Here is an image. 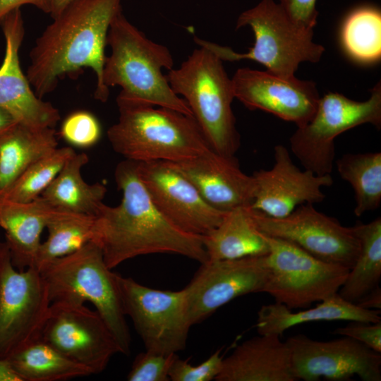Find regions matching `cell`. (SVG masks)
<instances>
[{
  "mask_svg": "<svg viewBox=\"0 0 381 381\" xmlns=\"http://www.w3.org/2000/svg\"><path fill=\"white\" fill-rule=\"evenodd\" d=\"M222 349H217L202 363L193 365L188 360H182L178 356L174 361L170 372L169 379L172 381H210L215 380L221 371L224 356Z\"/></svg>",
  "mask_w": 381,
  "mask_h": 381,
  "instance_id": "obj_35",
  "label": "cell"
},
{
  "mask_svg": "<svg viewBox=\"0 0 381 381\" xmlns=\"http://www.w3.org/2000/svg\"><path fill=\"white\" fill-rule=\"evenodd\" d=\"M88 162L87 155L75 152L40 196L57 210L95 216L107 188L102 183H88L83 179L81 171Z\"/></svg>",
  "mask_w": 381,
  "mask_h": 381,
  "instance_id": "obj_26",
  "label": "cell"
},
{
  "mask_svg": "<svg viewBox=\"0 0 381 381\" xmlns=\"http://www.w3.org/2000/svg\"><path fill=\"white\" fill-rule=\"evenodd\" d=\"M252 217L264 234L289 241L314 257L351 269L360 250L353 226L315 210L313 204L297 207L284 217L267 216L250 206Z\"/></svg>",
  "mask_w": 381,
  "mask_h": 381,
  "instance_id": "obj_12",
  "label": "cell"
},
{
  "mask_svg": "<svg viewBox=\"0 0 381 381\" xmlns=\"http://www.w3.org/2000/svg\"><path fill=\"white\" fill-rule=\"evenodd\" d=\"M0 245H1V242H0Z\"/></svg>",
  "mask_w": 381,
  "mask_h": 381,
  "instance_id": "obj_43",
  "label": "cell"
},
{
  "mask_svg": "<svg viewBox=\"0 0 381 381\" xmlns=\"http://www.w3.org/2000/svg\"><path fill=\"white\" fill-rule=\"evenodd\" d=\"M333 334L351 337L381 353V321L374 323L351 322L345 327L337 328Z\"/></svg>",
  "mask_w": 381,
  "mask_h": 381,
  "instance_id": "obj_36",
  "label": "cell"
},
{
  "mask_svg": "<svg viewBox=\"0 0 381 381\" xmlns=\"http://www.w3.org/2000/svg\"><path fill=\"white\" fill-rule=\"evenodd\" d=\"M296 380H381V354L351 337L328 341L297 334L286 340Z\"/></svg>",
  "mask_w": 381,
  "mask_h": 381,
  "instance_id": "obj_14",
  "label": "cell"
},
{
  "mask_svg": "<svg viewBox=\"0 0 381 381\" xmlns=\"http://www.w3.org/2000/svg\"><path fill=\"white\" fill-rule=\"evenodd\" d=\"M117 279L125 315L131 319L145 350L163 353L184 350L193 326L184 289H155L119 274Z\"/></svg>",
  "mask_w": 381,
  "mask_h": 381,
  "instance_id": "obj_11",
  "label": "cell"
},
{
  "mask_svg": "<svg viewBox=\"0 0 381 381\" xmlns=\"http://www.w3.org/2000/svg\"><path fill=\"white\" fill-rule=\"evenodd\" d=\"M23 5H32L49 15L52 0H0V23L9 13Z\"/></svg>",
  "mask_w": 381,
  "mask_h": 381,
  "instance_id": "obj_38",
  "label": "cell"
},
{
  "mask_svg": "<svg viewBox=\"0 0 381 381\" xmlns=\"http://www.w3.org/2000/svg\"><path fill=\"white\" fill-rule=\"evenodd\" d=\"M336 320L377 322L381 321L380 310L363 308L337 293L314 308L298 312L277 302L263 305L258 312L255 327L259 334L281 336L286 329L303 323Z\"/></svg>",
  "mask_w": 381,
  "mask_h": 381,
  "instance_id": "obj_23",
  "label": "cell"
},
{
  "mask_svg": "<svg viewBox=\"0 0 381 381\" xmlns=\"http://www.w3.org/2000/svg\"><path fill=\"white\" fill-rule=\"evenodd\" d=\"M7 359L23 381H61L92 375L41 339L23 346Z\"/></svg>",
  "mask_w": 381,
  "mask_h": 381,
  "instance_id": "obj_28",
  "label": "cell"
},
{
  "mask_svg": "<svg viewBox=\"0 0 381 381\" xmlns=\"http://www.w3.org/2000/svg\"><path fill=\"white\" fill-rule=\"evenodd\" d=\"M177 353L145 350L135 358L126 379L129 381H169Z\"/></svg>",
  "mask_w": 381,
  "mask_h": 381,
  "instance_id": "obj_34",
  "label": "cell"
},
{
  "mask_svg": "<svg viewBox=\"0 0 381 381\" xmlns=\"http://www.w3.org/2000/svg\"><path fill=\"white\" fill-rule=\"evenodd\" d=\"M368 100L358 102L337 92L320 98L313 118L298 127L290 138V147L306 169L331 174L335 157V138L358 126H381V83L371 89Z\"/></svg>",
  "mask_w": 381,
  "mask_h": 381,
  "instance_id": "obj_8",
  "label": "cell"
},
{
  "mask_svg": "<svg viewBox=\"0 0 381 381\" xmlns=\"http://www.w3.org/2000/svg\"><path fill=\"white\" fill-rule=\"evenodd\" d=\"M40 272L52 303H91L112 332L121 353L130 354L131 338L118 274L107 267L102 250L95 241H91L74 253L54 260Z\"/></svg>",
  "mask_w": 381,
  "mask_h": 381,
  "instance_id": "obj_6",
  "label": "cell"
},
{
  "mask_svg": "<svg viewBox=\"0 0 381 381\" xmlns=\"http://www.w3.org/2000/svg\"><path fill=\"white\" fill-rule=\"evenodd\" d=\"M114 179L122 199L116 206L101 205L93 238L109 268L154 253L176 254L200 264L208 260L202 236L181 230L155 206L138 174V162H120Z\"/></svg>",
  "mask_w": 381,
  "mask_h": 381,
  "instance_id": "obj_1",
  "label": "cell"
},
{
  "mask_svg": "<svg viewBox=\"0 0 381 381\" xmlns=\"http://www.w3.org/2000/svg\"><path fill=\"white\" fill-rule=\"evenodd\" d=\"M119 119L107 131L113 150L138 162H179L211 149L193 116L164 107L116 100Z\"/></svg>",
  "mask_w": 381,
  "mask_h": 381,
  "instance_id": "obj_4",
  "label": "cell"
},
{
  "mask_svg": "<svg viewBox=\"0 0 381 381\" xmlns=\"http://www.w3.org/2000/svg\"><path fill=\"white\" fill-rule=\"evenodd\" d=\"M16 123L18 121L9 112L0 108V137Z\"/></svg>",
  "mask_w": 381,
  "mask_h": 381,
  "instance_id": "obj_41",
  "label": "cell"
},
{
  "mask_svg": "<svg viewBox=\"0 0 381 381\" xmlns=\"http://www.w3.org/2000/svg\"><path fill=\"white\" fill-rule=\"evenodd\" d=\"M202 236L208 260L262 256L269 252L267 236L258 228L250 205L226 212L219 225Z\"/></svg>",
  "mask_w": 381,
  "mask_h": 381,
  "instance_id": "obj_24",
  "label": "cell"
},
{
  "mask_svg": "<svg viewBox=\"0 0 381 381\" xmlns=\"http://www.w3.org/2000/svg\"><path fill=\"white\" fill-rule=\"evenodd\" d=\"M73 0H52L50 16L52 18L57 16Z\"/></svg>",
  "mask_w": 381,
  "mask_h": 381,
  "instance_id": "obj_42",
  "label": "cell"
},
{
  "mask_svg": "<svg viewBox=\"0 0 381 381\" xmlns=\"http://www.w3.org/2000/svg\"><path fill=\"white\" fill-rule=\"evenodd\" d=\"M198 47L167 77L173 91L187 103L210 148L234 156L240 135L231 108V78L214 53Z\"/></svg>",
  "mask_w": 381,
  "mask_h": 381,
  "instance_id": "obj_5",
  "label": "cell"
},
{
  "mask_svg": "<svg viewBox=\"0 0 381 381\" xmlns=\"http://www.w3.org/2000/svg\"><path fill=\"white\" fill-rule=\"evenodd\" d=\"M341 40L345 50L354 59L373 62L381 56V13L373 7L359 8L345 20Z\"/></svg>",
  "mask_w": 381,
  "mask_h": 381,
  "instance_id": "obj_31",
  "label": "cell"
},
{
  "mask_svg": "<svg viewBox=\"0 0 381 381\" xmlns=\"http://www.w3.org/2000/svg\"><path fill=\"white\" fill-rule=\"evenodd\" d=\"M121 0H73L37 38L30 52L26 76L43 99L59 79L85 68L95 73L94 97L106 102L109 89L103 84L105 48L110 25L121 11Z\"/></svg>",
  "mask_w": 381,
  "mask_h": 381,
  "instance_id": "obj_2",
  "label": "cell"
},
{
  "mask_svg": "<svg viewBox=\"0 0 381 381\" xmlns=\"http://www.w3.org/2000/svg\"><path fill=\"white\" fill-rule=\"evenodd\" d=\"M95 222V216L59 211L46 227L47 237L41 242L32 267L41 272L93 241Z\"/></svg>",
  "mask_w": 381,
  "mask_h": 381,
  "instance_id": "obj_29",
  "label": "cell"
},
{
  "mask_svg": "<svg viewBox=\"0 0 381 381\" xmlns=\"http://www.w3.org/2000/svg\"><path fill=\"white\" fill-rule=\"evenodd\" d=\"M356 305L358 306L371 310H380L381 309V289L377 286L370 293L366 295Z\"/></svg>",
  "mask_w": 381,
  "mask_h": 381,
  "instance_id": "obj_39",
  "label": "cell"
},
{
  "mask_svg": "<svg viewBox=\"0 0 381 381\" xmlns=\"http://www.w3.org/2000/svg\"><path fill=\"white\" fill-rule=\"evenodd\" d=\"M274 164L269 170L255 171L253 199L250 206L272 217H284L297 207L319 203L325 198L322 189L334 182L331 174L319 176L300 169L289 150L282 145L274 148Z\"/></svg>",
  "mask_w": 381,
  "mask_h": 381,
  "instance_id": "obj_18",
  "label": "cell"
},
{
  "mask_svg": "<svg viewBox=\"0 0 381 381\" xmlns=\"http://www.w3.org/2000/svg\"><path fill=\"white\" fill-rule=\"evenodd\" d=\"M59 211L41 196L27 202L0 199V228L17 270L32 267L42 233Z\"/></svg>",
  "mask_w": 381,
  "mask_h": 381,
  "instance_id": "obj_22",
  "label": "cell"
},
{
  "mask_svg": "<svg viewBox=\"0 0 381 381\" xmlns=\"http://www.w3.org/2000/svg\"><path fill=\"white\" fill-rule=\"evenodd\" d=\"M244 26H249L255 35L254 44L246 53H237L230 47L198 37L194 40L222 61L253 60L265 66L267 71L284 78L295 76L301 62L319 61L325 52L323 46L313 42V31L298 27L274 0H262L241 13L236 28Z\"/></svg>",
  "mask_w": 381,
  "mask_h": 381,
  "instance_id": "obj_7",
  "label": "cell"
},
{
  "mask_svg": "<svg viewBox=\"0 0 381 381\" xmlns=\"http://www.w3.org/2000/svg\"><path fill=\"white\" fill-rule=\"evenodd\" d=\"M231 83L234 97L246 107L272 114L297 127L313 118L320 98L314 82L284 78L268 71L238 68Z\"/></svg>",
  "mask_w": 381,
  "mask_h": 381,
  "instance_id": "obj_17",
  "label": "cell"
},
{
  "mask_svg": "<svg viewBox=\"0 0 381 381\" xmlns=\"http://www.w3.org/2000/svg\"><path fill=\"white\" fill-rule=\"evenodd\" d=\"M52 301L41 272L17 270L6 243L0 245V358L39 339Z\"/></svg>",
  "mask_w": 381,
  "mask_h": 381,
  "instance_id": "obj_10",
  "label": "cell"
},
{
  "mask_svg": "<svg viewBox=\"0 0 381 381\" xmlns=\"http://www.w3.org/2000/svg\"><path fill=\"white\" fill-rule=\"evenodd\" d=\"M216 381H296L291 349L277 334H259L223 358Z\"/></svg>",
  "mask_w": 381,
  "mask_h": 381,
  "instance_id": "obj_21",
  "label": "cell"
},
{
  "mask_svg": "<svg viewBox=\"0 0 381 381\" xmlns=\"http://www.w3.org/2000/svg\"><path fill=\"white\" fill-rule=\"evenodd\" d=\"M360 241L356 262L338 291L346 301L357 304L379 286L381 278V218L353 226Z\"/></svg>",
  "mask_w": 381,
  "mask_h": 381,
  "instance_id": "obj_27",
  "label": "cell"
},
{
  "mask_svg": "<svg viewBox=\"0 0 381 381\" xmlns=\"http://www.w3.org/2000/svg\"><path fill=\"white\" fill-rule=\"evenodd\" d=\"M92 374L102 373L120 353L112 332L99 313L85 303L52 302L40 338Z\"/></svg>",
  "mask_w": 381,
  "mask_h": 381,
  "instance_id": "obj_13",
  "label": "cell"
},
{
  "mask_svg": "<svg viewBox=\"0 0 381 381\" xmlns=\"http://www.w3.org/2000/svg\"><path fill=\"white\" fill-rule=\"evenodd\" d=\"M267 238L263 293L291 310L307 308L338 293L349 269L321 260L289 241Z\"/></svg>",
  "mask_w": 381,
  "mask_h": 381,
  "instance_id": "obj_9",
  "label": "cell"
},
{
  "mask_svg": "<svg viewBox=\"0 0 381 381\" xmlns=\"http://www.w3.org/2000/svg\"><path fill=\"white\" fill-rule=\"evenodd\" d=\"M107 43L111 53L105 59L102 80L108 89L121 87L116 100L168 108L193 116L163 73L172 69L174 64L167 47L148 39L122 11L110 25Z\"/></svg>",
  "mask_w": 381,
  "mask_h": 381,
  "instance_id": "obj_3",
  "label": "cell"
},
{
  "mask_svg": "<svg viewBox=\"0 0 381 381\" xmlns=\"http://www.w3.org/2000/svg\"><path fill=\"white\" fill-rule=\"evenodd\" d=\"M75 152L71 147L56 148L30 166L0 197L27 202L40 197Z\"/></svg>",
  "mask_w": 381,
  "mask_h": 381,
  "instance_id": "obj_32",
  "label": "cell"
},
{
  "mask_svg": "<svg viewBox=\"0 0 381 381\" xmlns=\"http://www.w3.org/2000/svg\"><path fill=\"white\" fill-rule=\"evenodd\" d=\"M0 381H23L7 358H0Z\"/></svg>",
  "mask_w": 381,
  "mask_h": 381,
  "instance_id": "obj_40",
  "label": "cell"
},
{
  "mask_svg": "<svg viewBox=\"0 0 381 381\" xmlns=\"http://www.w3.org/2000/svg\"><path fill=\"white\" fill-rule=\"evenodd\" d=\"M0 25L6 44L0 66V108L27 126L54 128L60 120L59 109L35 94L21 68L19 51L25 28L20 8L9 13Z\"/></svg>",
  "mask_w": 381,
  "mask_h": 381,
  "instance_id": "obj_19",
  "label": "cell"
},
{
  "mask_svg": "<svg viewBox=\"0 0 381 381\" xmlns=\"http://www.w3.org/2000/svg\"><path fill=\"white\" fill-rule=\"evenodd\" d=\"M58 145L54 128L16 123L0 137V197L32 164Z\"/></svg>",
  "mask_w": 381,
  "mask_h": 381,
  "instance_id": "obj_25",
  "label": "cell"
},
{
  "mask_svg": "<svg viewBox=\"0 0 381 381\" xmlns=\"http://www.w3.org/2000/svg\"><path fill=\"white\" fill-rule=\"evenodd\" d=\"M336 165L340 176L353 188L355 215L377 209L381 203V152L348 153Z\"/></svg>",
  "mask_w": 381,
  "mask_h": 381,
  "instance_id": "obj_30",
  "label": "cell"
},
{
  "mask_svg": "<svg viewBox=\"0 0 381 381\" xmlns=\"http://www.w3.org/2000/svg\"><path fill=\"white\" fill-rule=\"evenodd\" d=\"M101 135L102 128L98 119L85 110L72 112L61 125V137L68 144L80 148L95 145Z\"/></svg>",
  "mask_w": 381,
  "mask_h": 381,
  "instance_id": "obj_33",
  "label": "cell"
},
{
  "mask_svg": "<svg viewBox=\"0 0 381 381\" xmlns=\"http://www.w3.org/2000/svg\"><path fill=\"white\" fill-rule=\"evenodd\" d=\"M138 171L155 206L181 230L204 236L224 218L226 212L210 205L174 162H138Z\"/></svg>",
  "mask_w": 381,
  "mask_h": 381,
  "instance_id": "obj_16",
  "label": "cell"
},
{
  "mask_svg": "<svg viewBox=\"0 0 381 381\" xmlns=\"http://www.w3.org/2000/svg\"><path fill=\"white\" fill-rule=\"evenodd\" d=\"M267 277L265 255L207 260L200 264L183 288L192 325L239 296L263 293Z\"/></svg>",
  "mask_w": 381,
  "mask_h": 381,
  "instance_id": "obj_15",
  "label": "cell"
},
{
  "mask_svg": "<svg viewBox=\"0 0 381 381\" xmlns=\"http://www.w3.org/2000/svg\"><path fill=\"white\" fill-rule=\"evenodd\" d=\"M212 207L228 212L250 205L254 181L241 171L234 156L212 149L193 158L174 163Z\"/></svg>",
  "mask_w": 381,
  "mask_h": 381,
  "instance_id": "obj_20",
  "label": "cell"
},
{
  "mask_svg": "<svg viewBox=\"0 0 381 381\" xmlns=\"http://www.w3.org/2000/svg\"><path fill=\"white\" fill-rule=\"evenodd\" d=\"M279 4L298 27L313 30L318 15L316 0H279Z\"/></svg>",
  "mask_w": 381,
  "mask_h": 381,
  "instance_id": "obj_37",
  "label": "cell"
}]
</instances>
